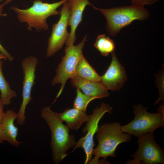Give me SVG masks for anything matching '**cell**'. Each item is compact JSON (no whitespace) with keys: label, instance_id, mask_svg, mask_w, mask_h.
<instances>
[{"label":"cell","instance_id":"6da1fadb","mask_svg":"<svg viewBox=\"0 0 164 164\" xmlns=\"http://www.w3.org/2000/svg\"><path fill=\"white\" fill-rule=\"evenodd\" d=\"M41 115L51 130L53 159L55 163L58 164L67 155V151L75 146L74 136L70 134V129L60 119L58 113L51 110L50 107H44Z\"/></svg>","mask_w":164,"mask_h":164},{"label":"cell","instance_id":"7a4b0ae2","mask_svg":"<svg viewBox=\"0 0 164 164\" xmlns=\"http://www.w3.org/2000/svg\"><path fill=\"white\" fill-rule=\"evenodd\" d=\"M96 133L98 144L94 149V157L89 162L90 164L100 163L99 159L101 158L108 162L107 157H115V151L118 145L129 142L131 138V135L122 131L121 126L118 122L103 124L98 127Z\"/></svg>","mask_w":164,"mask_h":164},{"label":"cell","instance_id":"3957f363","mask_svg":"<svg viewBox=\"0 0 164 164\" xmlns=\"http://www.w3.org/2000/svg\"><path fill=\"white\" fill-rule=\"evenodd\" d=\"M67 1L48 3L41 0H34L33 5L28 8L21 9L12 6L11 9L17 14L20 22L26 23L29 30H31L32 28L37 30H46L48 28L47 19L52 15H60L57 9Z\"/></svg>","mask_w":164,"mask_h":164},{"label":"cell","instance_id":"277c9868","mask_svg":"<svg viewBox=\"0 0 164 164\" xmlns=\"http://www.w3.org/2000/svg\"><path fill=\"white\" fill-rule=\"evenodd\" d=\"M105 17L108 33L115 36L124 27L136 20H144L149 17V12L144 7L131 5L109 9H98Z\"/></svg>","mask_w":164,"mask_h":164},{"label":"cell","instance_id":"5b68a950","mask_svg":"<svg viewBox=\"0 0 164 164\" xmlns=\"http://www.w3.org/2000/svg\"><path fill=\"white\" fill-rule=\"evenodd\" d=\"M147 109V107H144L141 104L134 105L133 112L135 117L129 123L121 126L122 131L138 137L164 127L163 105L159 107L156 113L148 112Z\"/></svg>","mask_w":164,"mask_h":164},{"label":"cell","instance_id":"8992f818","mask_svg":"<svg viewBox=\"0 0 164 164\" xmlns=\"http://www.w3.org/2000/svg\"><path fill=\"white\" fill-rule=\"evenodd\" d=\"M87 38L86 35L77 45L67 46L65 49V55L56 70V74L51 83L52 85L58 84H61L54 101L61 95L67 80L76 75L75 67L79 59L83 54L82 50Z\"/></svg>","mask_w":164,"mask_h":164},{"label":"cell","instance_id":"52a82bcc","mask_svg":"<svg viewBox=\"0 0 164 164\" xmlns=\"http://www.w3.org/2000/svg\"><path fill=\"white\" fill-rule=\"evenodd\" d=\"M138 146L137 151L126 164H158L164 163V152L155 141L153 132H148L138 137Z\"/></svg>","mask_w":164,"mask_h":164},{"label":"cell","instance_id":"ba28073f","mask_svg":"<svg viewBox=\"0 0 164 164\" xmlns=\"http://www.w3.org/2000/svg\"><path fill=\"white\" fill-rule=\"evenodd\" d=\"M112 109L109 104L101 103L94 109L92 114L89 115V119L86 122L85 126L83 128L82 132L85 135L76 142L72 152L79 148L83 149L86 155L84 164H87L92 158L95 145L94 137L98 128L99 121L106 113L111 114Z\"/></svg>","mask_w":164,"mask_h":164},{"label":"cell","instance_id":"9c48e42d","mask_svg":"<svg viewBox=\"0 0 164 164\" xmlns=\"http://www.w3.org/2000/svg\"><path fill=\"white\" fill-rule=\"evenodd\" d=\"M70 8L67 1L63 5L60 12V17L58 22L52 26L51 35L48 41L46 56L50 57L60 50L66 43L70 33L67 30L69 26Z\"/></svg>","mask_w":164,"mask_h":164},{"label":"cell","instance_id":"30bf717a","mask_svg":"<svg viewBox=\"0 0 164 164\" xmlns=\"http://www.w3.org/2000/svg\"><path fill=\"white\" fill-rule=\"evenodd\" d=\"M38 63L37 59L30 56L24 59L22 62V67L24 74L22 96V101L18 112L17 113V122L23 125L25 121V113L27 105L32 99L31 92L35 83V71Z\"/></svg>","mask_w":164,"mask_h":164},{"label":"cell","instance_id":"8fae6325","mask_svg":"<svg viewBox=\"0 0 164 164\" xmlns=\"http://www.w3.org/2000/svg\"><path fill=\"white\" fill-rule=\"evenodd\" d=\"M111 54V63L105 73L100 76V82L107 90L117 91L123 86L127 77L124 67L118 61L114 52Z\"/></svg>","mask_w":164,"mask_h":164},{"label":"cell","instance_id":"7c38bea8","mask_svg":"<svg viewBox=\"0 0 164 164\" xmlns=\"http://www.w3.org/2000/svg\"><path fill=\"white\" fill-rule=\"evenodd\" d=\"M67 1L71 10L69 22L71 30L69 38L66 43L67 46H69L73 45L76 40V30L82 20L83 13L86 6L90 5L97 10L98 8L93 5L89 0H67Z\"/></svg>","mask_w":164,"mask_h":164},{"label":"cell","instance_id":"4fadbf2b","mask_svg":"<svg viewBox=\"0 0 164 164\" xmlns=\"http://www.w3.org/2000/svg\"><path fill=\"white\" fill-rule=\"evenodd\" d=\"M70 79L73 86L78 88L85 95L95 99L106 97L109 95L108 90L100 81L86 80L76 75Z\"/></svg>","mask_w":164,"mask_h":164},{"label":"cell","instance_id":"5bb4252c","mask_svg":"<svg viewBox=\"0 0 164 164\" xmlns=\"http://www.w3.org/2000/svg\"><path fill=\"white\" fill-rule=\"evenodd\" d=\"M16 118L17 113L12 109L4 113L0 123V143L6 140L15 147L21 144L16 139L18 129L14 124Z\"/></svg>","mask_w":164,"mask_h":164},{"label":"cell","instance_id":"9a60e30c","mask_svg":"<svg viewBox=\"0 0 164 164\" xmlns=\"http://www.w3.org/2000/svg\"><path fill=\"white\" fill-rule=\"evenodd\" d=\"M61 121H65L67 126L72 130H77L89 119L90 116L85 112L75 108H68L63 112L58 113Z\"/></svg>","mask_w":164,"mask_h":164},{"label":"cell","instance_id":"2e32d148","mask_svg":"<svg viewBox=\"0 0 164 164\" xmlns=\"http://www.w3.org/2000/svg\"><path fill=\"white\" fill-rule=\"evenodd\" d=\"M75 74L84 79L100 81V76L87 61L83 54L79 59L75 69Z\"/></svg>","mask_w":164,"mask_h":164},{"label":"cell","instance_id":"e0dca14e","mask_svg":"<svg viewBox=\"0 0 164 164\" xmlns=\"http://www.w3.org/2000/svg\"><path fill=\"white\" fill-rule=\"evenodd\" d=\"M2 61L0 60V98L4 105L9 104L12 98L16 96L15 91L12 90L5 79L2 72Z\"/></svg>","mask_w":164,"mask_h":164},{"label":"cell","instance_id":"ac0fdd59","mask_svg":"<svg viewBox=\"0 0 164 164\" xmlns=\"http://www.w3.org/2000/svg\"><path fill=\"white\" fill-rule=\"evenodd\" d=\"M94 46L104 56H107L114 52L115 49L113 41L105 34H100L97 36Z\"/></svg>","mask_w":164,"mask_h":164},{"label":"cell","instance_id":"d6986e66","mask_svg":"<svg viewBox=\"0 0 164 164\" xmlns=\"http://www.w3.org/2000/svg\"><path fill=\"white\" fill-rule=\"evenodd\" d=\"M77 95L74 101L73 108L86 112L89 103L94 98L84 94L78 88H77Z\"/></svg>","mask_w":164,"mask_h":164},{"label":"cell","instance_id":"ffe728a7","mask_svg":"<svg viewBox=\"0 0 164 164\" xmlns=\"http://www.w3.org/2000/svg\"><path fill=\"white\" fill-rule=\"evenodd\" d=\"M156 84L159 90V97L154 105L156 104L160 101L164 100V72L162 70L161 73L156 77Z\"/></svg>","mask_w":164,"mask_h":164},{"label":"cell","instance_id":"44dd1931","mask_svg":"<svg viewBox=\"0 0 164 164\" xmlns=\"http://www.w3.org/2000/svg\"><path fill=\"white\" fill-rule=\"evenodd\" d=\"M132 5L137 6L144 7L146 5H151L159 0H130Z\"/></svg>","mask_w":164,"mask_h":164},{"label":"cell","instance_id":"7402d4cb","mask_svg":"<svg viewBox=\"0 0 164 164\" xmlns=\"http://www.w3.org/2000/svg\"><path fill=\"white\" fill-rule=\"evenodd\" d=\"M0 53L5 56L10 61H12L13 60V56L4 48L0 43Z\"/></svg>","mask_w":164,"mask_h":164},{"label":"cell","instance_id":"603a6c76","mask_svg":"<svg viewBox=\"0 0 164 164\" xmlns=\"http://www.w3.org/2000/svg\"><path fill=\"white\" fill-rule=\"evenodd\" d=\"M12 0H6L4 2L0 5V17L6 15V14H3L2 13L3 10V8L6 5L10 2Z\"/></svg>","mask_w":164,"mask_h":164},{"label":"cell","instance_id":"cb8c5ba5","mask_svg":"<svg viewBox=\"0 0 164 164\" xmlns=\"http://www.w3.org/2000/svg\"><path fill=\"white\" fill-rule=\"evenodd\" d=\"M4 105L2 103L0 97V124L1 123V120L3 117V116L5 113L3 111V108Z\"/></svg>","mask_w":164,"mask_h":164},{"label":"cell","instance_id":"d4e9b609","mask_svg":"<svg viewBox=\"0 0 164 164\" xmlns=\"http://www.w3.org/2000/svg\"><path fill=\"white\" fill-rule=\"evenodd\" d=\"M2 59H3L5 60H7V57L0 53V60Z\"/></svg>","mask_w":164,"mask_h":164},{"label":"cell","instance_id":"484cf974","mask_svg":"<svg viewBox=\"0 0 164 164\" xmlns=\"http://www.w3.org/2000/svg\"><path fill=\"white\" fill-rule=\"evenodd\" d=\"M0 129H1V126H0Z\"/></svg>","mask_w":164,"mask_h":164},{"label":"cell","instance_id":"4316f807","mask_svg":"<svg viewBox=\"0 0 164 164\" xmlns=\"http://www.w3.org/2000/svg\"><path fill=\"white\" fill-rule=\"evenodd\" d=\"M1 0H0V1H1Z\"/></svg>","mask_w":164,"mask_h":164}]
</instances>
